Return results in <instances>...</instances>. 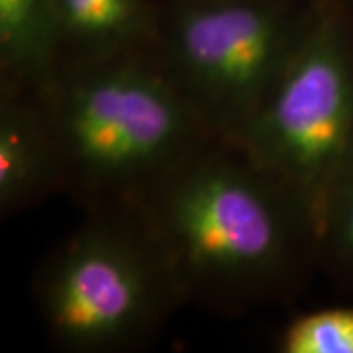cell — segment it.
Wrapping results in <instances>:
<instances>
[{"instance_id":"6da1fadb","label":"cell","mask_w":353,"mask_h":353,"mask_svg":"<svg viewBox=\"0 0 353 353\" xmlns=\"http://www.w3.org/2000/svg\"><path fill=\"white\" fill-rule=\"evenodd\" d=\"M181 301L238 314L289 294L318 236L287 190L226 139L204 143L130 202Z\"/></svg>"},{"instance_id":"7a4b0ae2","label":"cell","mask_w":353,"mask_h":353,"mask_svg":"<svg viewBox=\"0 0 353 353\" xmlns=\"http://www.w3.org/2000/svg\"><path fill=\"white\" fill-rule=\"evenodd\" d=\"M63 189L92 208L138 199L216 138L152 50L63 63L36 92Z\"/></svg>"},{"instance_id":"3957f363","label":"cell","mask_w":353,"mask_h":353,"mask_svg":"<svg viewBox=\"0 0 353 353\" xmlns=\"http://www.w3.org/2000/svg\"><path fill=\"white\" fill-rule=\"evenodd\" d=\"M38 308L67 352L132 350L181 303L173 273L132 204L92 208L39 271Z\"/></svg>"},{"instance_id":"277c9868","label":"cell","mask_w":353,"mask_h":353,"mask_svg":"<svg viewBox=\"0 0 353 353\" xmlns=\"http://www.w3.org/2000/svg\"><path fill=\"white\" fill-rule=\"evenodd\" d=\"M273 176L320 232L353 173V59L330 10H310L301 43L232 141Z\"/></svg>"},{"instance_id":"5b68a950","label":"cell","mask_w":353,"mask_h":353,"mask_svg":"<svg viewBox=\"0 0 353 353\" xmlns=\"http://www.w3.org/2000/svg\"><path fill=\"white\" fill-rule=\"evenodd\" d=\"M310 12L283 0H175L155 51L216 138L236 141L301 43Z\"/></svg>"},{"instance_id":"8992f818","label":"cell","mask_w":353,"mask_h":353,"mask_svg":"<svg viewBox=\"0 0 353 353\" xmlns=\"http://www.w3.org/2000/svg\"><path fill=\"white\" fill-rule=\"evenodd\" d=\"M63 189L59 157L36 94L2 92L0 210L10 216Z\"/></svg>"},{"instance_id":"52a82bcc","label":"cell","mask_w":353,"mask_h":353,"mask_svg":"<svg viewBox=\"0 0 353 353\" xmlns=\"http://www.w3.org/2000/svg\"><path fill=\"white\" fill-rule=\"evenodd\" d=\"M55 4L61 36L59 65L157 46L161 12L150 0H55Z\"/></svg>"},{"instance_id":"ba28073f","label":"cell","mask_w":353,"mask_h":353,"mask_svg":"<svg viewBox=\"0 0 353 353\" xmlns=\"http://www.w3.org/2000/svg\"><path fill=\"white\" fill-rule=\"evenodd\" d=\"M61 63L55 0H0L2 92L36 94Z\"/></svg>"},{"instance_id":"9c48e42d","label":"cell","mask_w":353,"mask_h":353,"mask_svg":"<svg viewBox=\"0 0 353 353\" xmlns=\"http://www.w3.org/2000/svg\"><path fill=\"white\" fill-rule=\"evenodd\" d=\"M283 353H353V306L304 312L281 332Z\"/></svg>"},{"instance_id":"30bf717a","label":"cell","mask_w":353,"mask_h":353,"mask_svg":"<svg viewBox=\"0 0 353 353\" xmlns=\"http://www.w3.org/2000/svg\"><path fill=\"white\" fill-rule=\"evenodd\" d=\"M322 248H332V252L353 263V175L343 183L336 201L330 206L320 232L318 252Z\"/></svg>"}]
</instances>
